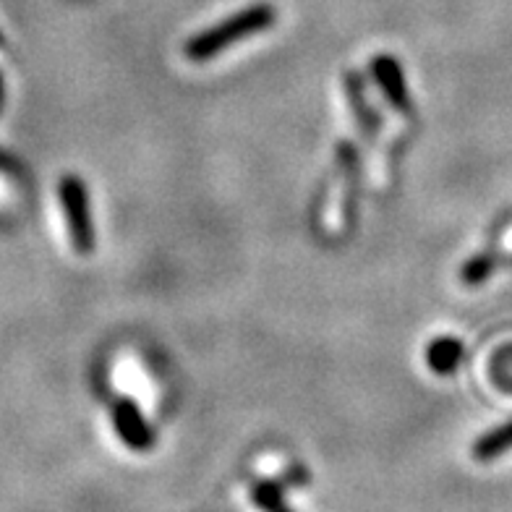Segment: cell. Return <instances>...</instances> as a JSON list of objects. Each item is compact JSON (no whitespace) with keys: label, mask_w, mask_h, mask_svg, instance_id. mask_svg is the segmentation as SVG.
Returning a JSON list of instances; mask_svg holds the SVG:
<instances>
[{"label":"cell","mask_w":512,"mask_h":512,"mask_svg":"<svg viewBox=\"0 0 512 512\" xmlns=\"http://www.w3.org/2000/svg\"><path fill=\"white\" fill-rule=\"evenodd\" d=\"M275 19V8L267 6V3H254V6L243 8L238 14L223 19L215 27L194 34L186 42V58L194 63L212 61L223 50L233 48V45H238L243 40H249L254 34H262L264 29H270L275 24Z\"/></svg>","instance_id":"obj_1"},{"label":"cell","mask_w":512,"mask_h":512,"mask_svg":"<svg viewBox=\"0 0 512 512\" xmlns=\"http://www.w3.org/2000/svg\"><path fill=\"white\" fill-rule=\"evenodd\" d=\"M58 194H61V207L74 249L79 254H92L95 251V223H92V207H89V194L84 183L76 176H66Z\"/></svg>","instance_id":"obj_2"},{"label":"cell","mask_w":512,"mask_h":512,"mask_svg":"<svg viewBox=\"0 0 512 512\" xmlns=\"http://www.w3.org/2000/svg\"><path fill=\"white\" fill-rule=\"evenodd\" d=\"M113 424L128 450L147 452L149 447L155 445V434L149 429L147 418L131 398H123L113 405Z\"/></svg>","instance_id":"obj_3"},{"label":"cell","mask_w":512,"mask_h":512,"mask_svg":"<svg viewBox=\"0 0 512 512\" xmlns=\"http://www.w3.org/2000/svg\"><path fill=\"white\" fill-rule=\"evenodd\" d=\"M371 76H374L377 87L382 89L384 100L390 102L392 108L398 110V113H408L411 110V92H408L403 66L392 55H377L371 61Z\"/></svg>","instance_id":"obj_4"},{"label":"cell","mask_w":512,"mask_h":512,"mask_svg":"<svg viewBox=\"0 0 512 512\" xmlns=\"http://www.w3.org/2000/svg\"><path fill=\"white\" fill-rule=\"evenodd\" d=\"M463 356V343H460L458 337L450 335L434 337L432 343H429V348H426V364H429V369H432L434 374H439V377H445V374H452V371L458 369Z\"/></svg>","instance_id":"obj_5"},{"label":"cell","mask_w":512,"mask_h":512,"mask_svg":"<svg viewBox=\"0 0 512 512\" xmlns=\"http://www.w3.org/2000/svg\"><path fill=\"white\" fill-rule=\"evenodd\" d=\"M512 450V421L497 426L492 432H486L484 437L473 445V458L479 463H492V460L502 458L505 452Z\"/></svg>","instance_id":"obj_6"},{"label":"cell","mask_w":512,"mask_h":512,"mask_svg":"<svg viewBox=\"0 0 512 512\" xmlns=\"http://www.w3.org/2000/svg\"><path fill=\"white\" fill-rule=\"evenodd\" d=\"M345 87H348V95H351V105H353V110H356L361 128H366V131H374V126H377V115L371 113L369 105H366L364 84L358 81V74H348V79H345Z\"/></svg>","instance_id":"obj_7"},{"label":"cell","mask_w":512,"mask_h":512,"mask_svg":"<svg viewBox=\"0 0 512 512\" xmlns=\"http://www.w3.org/2000/svg\"><path fill=\"white\" fill-rule=\"evenodd\" d=\"M254 505L262 507L264 512H290L283 502V484L277 481H262V484L254 486L251 492Z\"/></svg>","instance_id":"obj_8"},{"label":"cell","mask_w":512,"mask_h":512,"mask_svg":"<svg viewBox=\"0 0 512 512\" xmlns=\"http://www.w3.org/2000/svg\"><path fill=\"white\" fill-rule=\"evenodd\" d=\"M494 267H497V259H494L492 254L473 256V259H468V262L463 264V270H460V280H463L465 285H471V288H479L486 277H492Z\"/></svg>","instance_id":"obj_9"}]
</instances>
